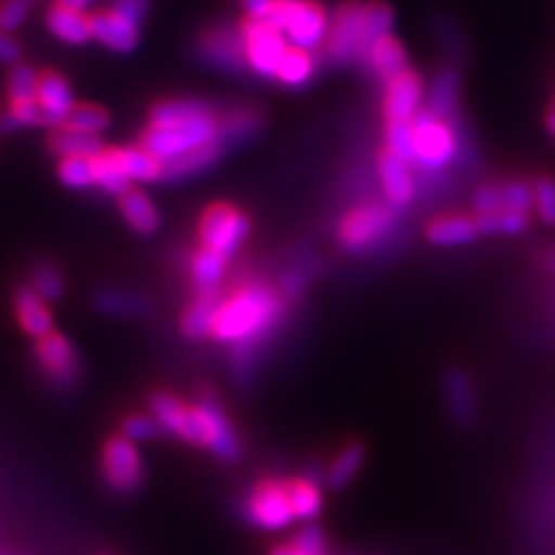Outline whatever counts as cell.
I'll use <instances>...</instances> for the list:
<instances>
[{
	"instance_id": "25",
	"label": "cell",
	"mask_w": 555,
	"mask_h": 555,
	"mask_svg": "<svg viewBox=\"0 0 555 555\" xmlns=\"http://www.w3.org/2000/svg\"><path fill=\"white\" fill-rule=\"evenodd\" d=\"M120 214H124L126 222L137 234H153L155 230L160 228V214L155 204L149 199V195H144L142 190L130 188L126 195H120Z\"/></svg>"
},
{
	"instance_id": "53",
	"label": "cell",
	"mask_w": 555,
	"mask_h": 555,
	"mask_svg": "<svg viewBox=\"0 0 555 555\" xmlns=\"http://www.w3.org/2000/svg\"><path fill=\"white\" fill-rule=\"evenodd\" d=\"M22 59V44L16 42L10 33L0 28V63L16 65Z\"/></svg>"
},
{
	"instance_id": "34",
	"label": "cell",
	"mask_w": 555,
	"mask_h": 555,
	"mask_svg": "<svg viewBox=\"0 0 555 555\" xmlns=\"http://www.w3.org/2000/svg\"><path fill=\"white\" fill-rule=\"evenodd\" d=\"M312 75H315V56H312V51L287 47L275 79H281L285 86H292V89H301V86L312 79Z\"/></svg>"
},
{
	"instance_id": "54",
	"label": "cell",
	"mask_w": 555,
	"mask_h": 555,
	"mask_svg": "<svg viewBox=\"0 0 555 555\" xmlns=\"http://www.w3.org/2000/svg\"><path fill=\"white\" fill-rule=\"evenodd\" d=\"M241 3H243V10L248 12V20L264 22L275 0H241Z\"/></svg>"
},
{
	"instance_id": "49",
	"label": "cell",
	"mask_w": 555,
	"mask_h": 555,
	"mask_svg": "<svg viewBox=\"0 0 555 555\" xmlns=\"http://www.w3.org/2000/svg\"><path fill=\"white\" fill-rule=\"evenodd\" d=\"M28 12L30 5L26 0H3V3H0V28L10 35L14 30H20L28 20Z\"/></svg>"
},
{
	"instance_id": "6",
	"label": "cell",
	"mask_w": 555,
	"mask_h": 555,
	"mask_svg": "<svg viewBox=\"0 0 555 555\" xmlns=\"http://www.w3.org/2000/svg\"><path fill=\"white\" fill-rule=\"evenodd\" d=\"M250 218L230 204L208 206L199 220L202 248L220 253L222 257H234L250 234Z\"/></svg>"
},
{
	"instance_id": "22",
	"label": "cell",
	"mask_w": 555,
	"mask_h": 555,
	"mask_svg": "<svg viewBox=\"0 0 555 555\" xmlns=\"http://www.w3.org/2000/svg\"><path fill=\"white\" fill-rule=\"evenodd\" d=\"M220 155H222V144L220 142L199 146L195 151H188L185 155H181V158H173V160L163 165L160 181L179 183V181H185V179H193V177H197V173L206 171L208 167H214Z\"/></svg>"
},
{
	"instance_id": "58",
	"label": "cell",
	"mask_w": 555,
	"mask_h": 555,
	"mask_svg": "<svg viewBox=\"0 0 555 555\" xmlns=\"http://www.w3.org/2000/svg\"><path fill=\"white\" fill-rule=\"evenodd\" d=\"M26 3H28V5H33V3H35V0H26Z\"/></svg>"
},
{
	"instance_id": "12",
	"label": "cell",
	"mask_w": 555,
	"mask_h": 555,
	"mask_svg": "<svg viewBox=\"0 0 555 555\" xmlns=\"http://www.w3.org/2000/svg\"><path fill=\"white\" fill-rule=\"evenodd\" d=\"M199 56L220 73H241L246 67V42L241 26L220 24L199 38Z\"/></svg>"
},
{
	"instance_id": "35",
	"label": "cell",
	"mask_w": 555,
	"mask_h": 555,
	"mask_svg": "<svg viewBox=\"0 0 555 555\" xmlns=\"http://www.w3.org/2000/svg\"><path fill=\"white\" fill-rule=\"evenodd\" d=\"M262 128V116L257 109H234L220 116V144L248 142Z\"/></svg>"
},
{
	"instance_id": "51",
	"label": "cell",
	"mask_w": 555,
	"mask_h": 555,
	"mask_svg": "<svg viewBox=\"0 0 555 555\" xmlns=\"http://www.w3.org/2000/svg\"><path fill=\"white\" fill-rule=\"evenodd\" d=\"M120 20L130 22L132 26H139L146 14V0H116L112 8Z\"/></svg>"
},
{
	"instance_id": "45",
	"label": "cell",
	"mask_w": 555,
	"mask_h": 555,
	"mask_svg": "<svg viewBox=\"0 0 555 555\" xmlns=\"http://www.w3.org/2000/svg\"><path fill=\"white\" fill-rule=\"evenodd\" d=\"M163 433L160 424L155 422L153 414H144V412H134L128 414L124 422H120V436L130 442H149L155 440Z\"/></svg>"
},
{
	"instance_id": "55",
	"label": "cell",
	"mask_w": 555,
	"mask_h": 555,
	"mask_svg": "<svg viewBox=\"0 0 555 555\" xmlns=\"http://www.w3.org/2000/svg\"><path fill=\"white\" fill-rule=\"evenodd\" d=\"M59 5H65V8H73V10H81L86 12V8H89L93 0H56Z\"/></svg>"
},
{
	"instance_id": "26",
	"label": "cell",
	"mask_w": 555,
	"mask_h": 555,
	"mask_svg": "<svg viewBox=\"0 0 555 555\" xmlns=\"http://www.w3.org/2000/svg\"><path fill=\"white\" fill-rule=\"evenodd\" d=\"M361 63L369 69H373V73L385 83L408 69L405 49L401 47V42L393 40L391 35L385 40H379L375 47H371V51L363 56Z\"/></svg>"
},
{
	"instance_id": "1",
	"label": "cell",
	"mask_w": 555,
	"mask_h": 555,
	"mask_svg": "<svg viewBox=\"0 0 555 555\" xmlns=\"http://www.w3.org/2000/svg\"><path fill=\"white\" fill-rule=\"evenodd\" d=\"M283 318V299L264 283H246L220 306L211 338L228 343L236 352V371L255 366V352Z\"/></svg>"
},
{
	"instance_id": "5",
	"label": "cell",
	"mask_w": 555,
	"mask_h": 555,
	"mask_svg": "<svg viewBox=\"0 0 555 555\" xmlns=\"http://www.w3.org/2000/svg\"><path fill=\"white\" fill-rule=\"evenodd\" d=\"M414 128V163L424 171H442L456 158L459 139L451 120H444L428 109L412 118Z\"/></svg>"
},
{
	"instance_id": "56",
	"label": "cell",
	"mask_w": 555,
	"mask_h": 555,
	"mask_svg": "<svg viewBox=\"0 0 555 555\" xmlns=\"http://www.w3.org/2000/svg\"><path fill=\"white\" fill-rule=\"evenodd\" d=\"M271 555H301L297 548H294L292 544H283V546H275L271 551Z\"/></svg>"
},
{
	"instance_id": "50",
	"label": "cell",
	"mask_w": 555,
	"mask_h": 555,
	"mask_svg": "<svg viewBox=\"0 0 555 555\" xmlns=\"http://www.w3.org/2000/svg\"><path fill=\"white\" fill-rule=\"evenodd\" d=\"M473 206L479 216H489L505 208V199H502V185H481L475 190Z\"/></svg>"
},
{
	"instance_id": "10",
	"label": "cell",
	"mask_w": 555,
	"mask_h": 555,
	"mask_svg": "<svg viewBox=\"0 0 555 555\" xmlns=\"http://www.w3.org/2000/svg\"><path fill=\"white\" fill-rule=\"evenodd\" d=\"M35 361L42 375L59 389H73L81 377V359L63 334L51 332L35 345Z\"/></svg>"
},
{
	"instance_id": "48",
	"label": "cell",
	"mask_w": 555,
	"mask_h": 555,
	"mask_svg": "<svg viewBox=\"0 0 555 555\" xmlns=\"http://www.w3.org/2000/svg\"><path fill=\"white\" fill-rule=\"evenodd\" d=\"M301 555H326V537L318 526H304L289 542Z\"/></svg>"
},
{
	"instance_id": "33",
	"label": "cell",
	"mask_w": 555,
	"mask_h": 555,
	"mask_svg": "<svg viewBox=\"0 0 555 555\" xmlns=\"http://www.w3.org/2000/svg\"><path fill=\"white\" fill-rule=\"evenodd\" d=\"M391 28H393V10L387 3L373 0V3L363 5V56H366L371 47H375L379 40L389 38Z\"/></svg>"
},
{
	"instance_id": "23",
	"label": "cell",
	"mask_w": 555,
	"mask_h": 555,
	"mask_svg": "<svg viewBox=\"0 0 555 555\" xmlns=\"http://www.w3.org/2000/svg\"><path fill=\"white\" fill-rule=\"evenodd\" d=\"M444 398L451 416L459 424H473L477 414V396L470 377L463 371H449L444 375Z\"/></svg>"
},
{
	"instance_id": "17",
	"label": "cell",
	"mask_w": 555,
	"mask_h": 555,
	"mask_svg": "<svg viewBox=\"0 0 555 555\" xmlns=\"http://www.w3.org/2000/svg\"><path fill=\"white\" fill-rule=\"evenodd\" d=\"M91 30L95 42L116 51V54H130L139 44V26L120 20L114 10L91 14Z\"/></svg>"
},
{
	"instance_id": "4",
	"label": "cell",
	"mask_w": 555,
	"mask_h": 555,
	"mask_svg": "<svg viewBox=\"0 0 555 555\" xmlns=\"http://www.w3.org/2000/svg\"><path fill=\"white\" fill-rule=\"evenodd\" d=\"M398 222V208L389 204H361L340 220L338 238L345 253L363 255L389 238Z\"/></svg>"
},
{
	"instance_id": "7",
	"label": "cell",
	"mask_w": 555,
	"mask_h": 555,
	"mask_svg": "<svg viewBox=\"0 0 555 555\" xmlns=\"http://www.w3.org/2000/svg\"><path fill=\"white\" fill-rule=\"evenodd\" d=\"M363 5L359 0L343 3L334 20H328V33L324 40L326 59L336 65H350L363 56Z\"/></svg>"
},
{
	"instance_id": "29",
	"label": "cell",
	"mask_w": 555,
	"mask_h": 555,
	"mask_svg": "<svg viewBox=\"0 0 555 555\" xmlns=\"http://www.w3.org/2000/svg\"><path fill=\"white\" fill-rule=\"evenodd\" d=\"M188 412L190 405H185L181 398L169 391H155L151 396V414L155 416V422L160 424L163 433H169L173 438H183Z\"/></svg>"
},
{
	"instance_id": "3",
	"label": "cell",
	"mask_w": 555,
	"mask_h": 555,
	"mask_svg": "<svg viewBox=\"0 0 555 555\" xmlns=\"http://www.w3.org/2000/svg\"><path fill=\"white\" fill-rule=\"evenodd\" d=\"M264 22L281 30L292 47L306 51L322 47L328 33V16L312 0H275Z\"/></svg>"
},
{
	"instance_id": "28",
	"label": "cell",
	"mask_w": 555,
	"mask_h": 555,
	"mask_svg": "<svg viewBox=\"0 0 555 555\" xmlns=\"http://www.w3.org/2000/svg\"><path fill=\"white\" fill-rule=\"evenodd\" d=\"M49 149L61 155V158H95V155L104 151V144L100 137L56 128L49 134Z\"/></svg>"
},
{
	"instance_id": "30",
	"label": "cell",
	"mask_w": 555,
	"mask_h": 555,
	"mask_svg": "<svg viewBox=\"0 0 555 555\" xmlns=\"http://www.w3.org/2000/svg\"><path fill=\"white\" fill-rule=\"evenodd\" d=\"M95 308L104 315L114 318H139L149 312V301L134 292L126 289H102L95 294Z\"/></svg>"
},
{
	"instance_id": "57",
	"label": "cell",
	"mask_w": 555,
	"mask_h": 555,
	"mask_svg": "<svg viewBox=\"0 0 555 555\" xmlns=\"http://www.w3.org/2000/svg\"><path fill=\"white\" fill-rule=\"evenodd\" d=\"M546 126H548V130L555 134V100H553L551 109H548V116H546Z\"/></svg>"
},
{
	"instance_id": "13",
	"label": "cell",
	"mask_w": 555,
	"mask_h": 555,
	"mask_svg": "<svg viewBox=\"0 0 555 555\" xmlns=\"http://www.w3.org/2000/svg\"><path fill=\"white\" fill-rule=\"evenodd\" d=\"M195 405L202 412V420L206 424V433H208L206 449L222 463L238 461L241 442H238L236 430L232 428L230 416L224 414L222 405L218 403V398L211 391H204L199 393Z\"/></svg>"
},
{
	"instance_id": "8",
	"label": "cell",
	"mask_w": 555,
	"mask_h": 555,
	"mask_svg": "<svg viewBox=\"0 0 555 555\" xmlns=\"http://www.w3.org/2000/svg\"><path fill=\"white\" fill-rule=\"evenodd\" d=\"M246 42V65L259 77H275L287 51L285 35L269 22L246 20L241 24Z\"/></svg>"
},
{
	"instance_id": "19",
	"label": "cell",
	"mask_w": 555,
	"mask_h": 555,
	"mask_svg": "<svg viewBox=\"0 0 555 555\" xmlns=\"http://www.w3.org/2000/svg\"><path fill=\"white\" fill-rule=\"evenodd\" d=\"M47 28L56 40L69 47H81L93 40L91 14L59 3L47 12Z\"/></svg>"
},
{
	"instance_id": "37",
	"label": "cell",
	"mask_w": 555,
	"mask_h": 555,
	"mask_svg": "<svg viewBox=\"0 0 555 555\" xmlns=\"http://www.w3.org/2000/svg\"><path fill=\"white\" fill-rule=\"evenodd\" d=\"M287 495L294 518L310 520L315 518L322 509V495L320 486L310 479H292L287 481Z\"/></svg>"
},
{
	"instance_id": "47",
	"label": "cell",
	"mask_w": 555,
	"mask_h": 555,
	"mask_svg": "<svg viewBox=\"0 0 555 555\" xmlns=\"http://www.w3.org/2000/svg\"><path fill=\"white\" fill-rule=\"evenodd\" d=\"M532 190H534L537 214H540L542 222L555 228V179H551V177L537 179Z\"/></svg>"
},
{
	"instance_id": "38",
	"label": "cell",
	"mask_w": 555,
	"mask_h": 555,
	"mask_svg": "<svg viewBox=\"0 0 555 555\" xmlns=\"http://www.w3.org/2000/svg\"><path fill=\"white\" fill-rule=\"evenodd\" d=\"M363 459H366V449H363L361 444H347L334 459V463L328 465L326 483L332 486L334 491L345 489V486L350 483L357 477V473L361 470Z\"/></svg>"
},
{
	"instance_id": "2",
	"label": "cell",
	"mask_w": 555,
	"mask_h": 555,
	"mask_svg": "<svg viewBox=\"0 0 555 555\" xmlns=\"http://www.w3.org/2000/svg\"><path fill=\"white\" fill-rule=\"evenodd\" d=\"M214 142H220V116L216 112L173 126H149L139 146L165 165L173 158H181L188 151H195Z\"/></svg>"
},
{
	"instance_id": "24",
	"label": "cell",
	"mask_w": 555,
	"mask_h": 555,
	"mask_svg": "<svg viewBox=\"0 0 555 555\" xmlns=\"http://www.w3.org/2000/svg\"><path fill=\"white\" fill-rule=\"evenodd\" d=\"M222 301H224L222 294H211V297H195V301L190 304L183 312L181 332L193 340H204L206 336H211Z\"/></svg>"
},
{
	"instance_id": "43",
	"label": "cell",
	"mask_w": 555,
	"mask_h": 555,
	"mask_svg": "<svg viewBox=\"0 0 555 555\" xmlns=\"http://www.w3.org/2000/svg\"><path fill=\"white\" fill-rule=\"evenodd\" d=\"M30 287L38 292V297L44 299L47 304H54L61 301L63 294H65V281H63V273L49 262H42L33 269V283Z\"/></svg>"
},
{
	"instance_id": "14",
	"label": "cell",
	"mask_w": 555,
	"mask_h": 555,
	"mask_svg": "<svg viewBox=\"0 0 555 555\" xmlns=\"http://www.w3.org/2000/svg\"><path fill=\"white\" fill-rule=\"evenodd\" d=\"M422 100L424 81L414 69L408 67L405 73L396 75L391 81H387L382 109H385L387 120H412L422 112Z\"/></svg>"
},
{
	"instance_id": "52",
	"label": "cell",
	"mask_w": 555,
	"mask_h": 555,
	"mask_svg": "<svg viewBox=\"0 0 555 555\" xmlns=\"http://www.w3.org/2000/svg\"><path fill=\"white\" fill-rule=\"evenodd\" d=\"M308 278H310V271L308 269H297V267H294L289 273H285L283 283H281V289H283L285 297L294 299L297 294H301V289L308 283Z\"/></svg>"
},
{
	"instance_id": "27",
	"label": "cell",
	"mask_w": 555,
	"mask_h": 555,
	"mask_svg": "<svg viewBox=\"0 0 555 555\" xmlns=\"http://www.w3.org/2000/svg\"><path fill=\"white\" fill-rule=\"evenodd\" d=\"M116 160L130 183H153L163 177V163L142 146L114 149Z\"/></svg>"
},
{
	"instance_id": "18",
	"label": "cell",
	"mask_w": 555,
	"mask_h": 555,
	"mask_svg": "<svg viewBox=\"0 0 555 555\" xmlns=\"http://www.w3.org/2000/svg\"><path fill=\"white\" fill-rule=\"evenodd\" d=\"M14 312L16 320H20L22 328L33 336L35 340L44 338L47 334L54 332V318H51V310L44 299L38 297L30 285H24L14 294Z\"/></svg>"
},
{
	"instance_id": "9",
	"label": "cell",
	"mask_w": 555,
	"mask_h": 555,
	"mask_svg": "<svg viewBox=\"0 0 555 555\" xmlns=\"http://www.w3.org/2000/svg\"><path fill=\"white\" fill-rule=\"evenodd\" d=\"M243 516L250 526L262 530H283L287 528L294 514L287 495V483L283 481H259L243 505Z\"/></svg>"
},
{
	"instance_id": "40",
	"label": "cell",
	"mask_w": 555,
	"mask_h": 555,
	"mask_svg": "<svg viewBox=\"0 0 555 555\" xmlns=\"http://www.w3.org/2000/svg\"><path fill=\"white\" fill-rule=\"evenodd\" d=\"M477 224H479L481 234L518 236L528 230L530 218H528V214H516V211H507V208H502V211H495L489 216H477Z\"/></svg>"
},
{
	"instance_id": "36",
	"label": "cell",
	"mask_w": 555,
	"mask_h": 555,
	"mask_svg": "<svg viewBox=\"0 0 555 555\" xmlns=\"http://www.w3.org/2000/svg\"><path fill=\"white\" fill-rule=\"evenodd\" d=\"M93 165H95V188H100L102 193L116 195V197L128 193L132 183L128 181L124 169H120L114 149H104L100 155H95Z\"/></svg>"
},
{
	"instance_id": "16",
	"label": "cell",
	"mask_w": 555,
	"mask_h": 555,
	"mask_svg": "<svg viewBox=\"0 0 555 555\" xmlns=\"http://www.w3.org/2000/svg\"><path fill=\"white\" fill-rule=\"evenodd\" d=\"M38 104H40V112H42L44 128H49V130L63 128L69 112L77 107L73 86H69L59 73L40 75Z\"/></svg>"
},
{
	"instance_id": "39",
	"label": "cell",
	"mask_w": 555,
	"mask_h": 555,
	"mask_svg": "<svg viewBox=\"0 0 555 555\" xmlns=\"http://www.w3.org/2000/svg\"><path fill=\"white\" fill-rule=\"evenodd\" d=\"M38 86H40V73L28 63H16L12 67L8 93L10 104H35L38 102Z\"/></svg>"
},
{
	"instance_id": "15",
	"label": "cell",
	"mask_w": 555,
	"mask_h": 555,
	"mask_svg": "<svg viewBox=\"0 0 555 555\" xmlns=\"http://www.w3.org/2000/svg\"><path fill=\"white\" fill-rule=\"evenodd\" d=\"M377 177H379V185H382V193H385L387 204L398 208V211L414 199L416 183H414L410 163L398 158V155L389 153L387 149L382 151L377 158Z\"/></svg>"
},
{
	"instance_id": "20",
	"label": "cell",
	"mask_w": 555,
	"mask_h": 555,
	"mask_svg": "<svg viewBox=\"0 0 555 555\" xmlns=\"http://www.w3.org/2000/svg\"><path fill=\"white\" fill-rule=\"evenodd\" d=\"M228 273V257L208 248H199L190 257V285L197 297L220 294V285Z\"/></svg>"
},
{
	"instance_id": "21",
	"label": "cell",
	"mask_w": 555,
	"mask_h": 555,
	"mask_svg": "<svg viewBox=\"0 0 555 555\" xmlns=\"http://www.w3.org/2000/svg\"><path fill=\"white\" fill-rule=\"evenodd\" d=\"M479 224L477 218L470 216H461V214H451V216H440L428 224L426 236L438 248H459L467 246L479 236Z\"/></svg>"
},
{
	"instance_id": "32",
	"label": "cell",
	"mask_w": 555,
	"mask_h": 555,
	"mask_svg": "<svg viewBox=\"0 0 555 555\" xmlns=\"http://www.w3.org/2000/svg\"><path fill=\"white\" fill-rule=\"evenodd\" d=\"M459 107V77L454 69H442L430 86L426 109L444 120H451Z\"/></svg>"
},
{
	"instance_id": "42",
	"label": "cell",
	"mask_w": 555,
	"mask_h": 555,
	"mask_svg": "<svg viewBox=\"0 0 555 555\" xmlns=\"http://www.w3.org/2000/svg\"><path fill=\"white\" fill-rule=\"evenodd\" d=\"M59 179L69 190L95 188V165L93 158H61Z\"/></svg>"
},
{
	"instance_id": "46",
	"label": "cell",
	"mask_w": 555,
	"mask_h": 555,
	"mask_svg": "<svg viewBox=\"0 0 555 555\" xmlns=\"http://www.w3.org/2000/svg\"><path fill=\"white\" fill-rule=\"evenodd\" d=\"M502 199H505L507 211L528 214L534 206V190L526 181L502 183Z\"/></svg>"
},
{
	"instance_id": "41",
	"label": "cell",
	"mask_w": 555,
	"mask_h": 555,
	"mask_svg": "<svg viewBox=\"0 0 555 555\" xmlns=\"http://www.w3.org/2000/svg\"><path fill=\"white\" fill-rule=\"evenodd\" d=\"M109 120H112L109 114L102 107H98V104H77V107L69 112L63 128L100 137L104 130L109 128Z\"/></svg>"
},
{
	"instance_id": "44",
	"label": "cell",
	"mask_w": 555,
	"mask_h": 555,
	"mask_svg": "<svg viewBox=\"0 0 555 555\" xmlns=\"http://www.w3.org/2000/svg\"><path fill=\"white\" fill-rule=\"evenodd\" d=\"M387 151L403 158L405 163H414V128L412 120H387L385 128Z\"/></svg>"
},
{
	"instance_id": "11",
	"label": "cell",
	"mask_w": 555,
	"mask_h": 555,
	"mask_svg": "<svg viewBox=\"0 0 555 555\" xmlns=\"http://www.w3.org/2000/svg\"><path fill=\"white\" fill-rule=\"evenodd\" d=\"M102 473L116 493H134L144 483V461L137 444L124 436L107 440L102 451Z\"/></svg>"
},
{
	"instance_id": "31",
	"label": "cell",
	"mask_w": 555,
	"mask_h": 555,
	"mask_svg": "<svg viewBox=\"0 0 555 555\" xmlns=\"http://www.w3.org/2000/svg\"><path fill=\"white\" fill-rule=\"evenodd\" d=\"M211 112H214L211 104H206L202 100H165L153 107L151 126L163 128V126L183 124V120H193L197 116L211 114Z\"/></svg>"
}]
</instances>
